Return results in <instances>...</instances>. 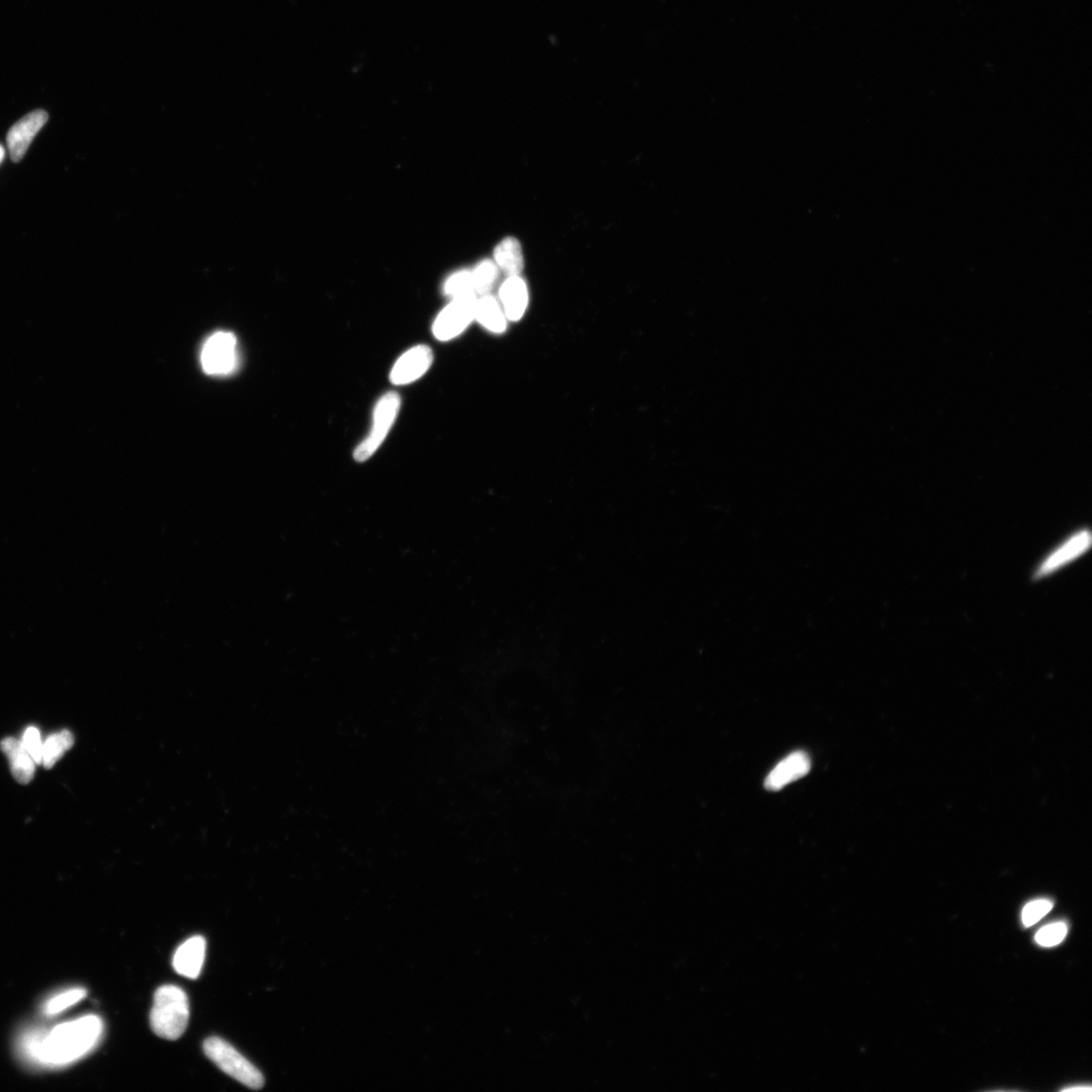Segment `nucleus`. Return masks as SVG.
I'll return each mask as SVG.
<instances>
[{
	"instance_id": "nucleus-1",
	"label": "nucleus",
	"mask_w": 1092,
	"mask_h": 1092,
	"mask_svg": "<svg viewBox=\"0 0 1092 1092\" xmlns=\"http://www.w3.org/2000/svg\"><path fill=\"white\" fill-rule=\"evenodd\" d=\"M103 1030L102 1019L89 1014L56 1026L49 1032L26 1035L23 1052L41 1065L66 1066L93 1051L99 1045Z\"/></svg>"
},
{
	"instance_id": "nucleus-2",
	"label": "nucleus",
	"mask_w": 1092,
	"mask_h": 1092,
	"mask_svg": "<svg viewBox=\"0 0 1092 1092\" xmlns=\"http://www.w3.org/2000/svg\"><path fill=\"white\" fill-rule=\"evenodd\" d=\"M188 1020L190 1003L184 990L175 985L159 987L150 1013L152 1031L160 1038L175 1041L185 1034Z\"/></svg>"
},
{
	"instance_id": "nucleus-3",
	"label": "nucleus",
	"mask_w": 1092,
	"mask_h": 1092,
	"mask_svg": "<svg viewBox=\"0 0 1092 1092\" xmlns=\"http://www.w3.org/2000/svg\"><path fill=\"white\" fill-rule=\"evenodd\" d=\"M204 1051L224 1073L245 1087L254 1090L263 1088L264 1077L261 1071L228 1042L216 1037L209 1038L204 1043Z\"/></svg>"
},
{
	"instance_id": "nucleus-4",
	"label": "nucleus",
	"mask_w": 1092,
	"mask_h": 1092,
	"mask_svg": "<svg viewBox=\"0 0 1092 1092\" xmlns=\"http://www.w3.org/2000/svg\"><path fill=\"white\" fill-rule=\"evenodd\" d=\"M400 408L401 398L396 391H389L380 398L374 410L373 428L355 448L353 457L356 461L364 463L379 450L393 427Z\"/></svg>"
},
{
	"instance_id": "nucleus-5",
	"label": "nucleus",
	"mask_w": 1092,
	"mask_h": 1092,
	"mask_svg": "<svg viewBox=\"0 0 1092 1092\" xmlns=\"http://www.w3.org/2000/svg\"><path fill=\"white\" fill-rule=\"evenodd\" d=\"M238 363L239 355L233 333L216 332L202 345L201 364L207 375L227 376L235 372Z\"/></svg>"
},
{
	"instance_id": "nucleus-6",
	"label": "nucleus",
	"mask_w": 1092,
	"mask_h": 1092,
	"mask_svg": "<svg viewBox=\"0 0 1092 1092\" xmlns=\"http://www.w3.org/2000/svg\"><path fill=\"white\" fill-rule=\"evenodd\" d=\"M477 296L454 299L434 321L432 332L439 341H450L463 333L474 319Z\"/></svg>"
},
{
	"instance_id": "nucleus-7",
	"label": "nucleus",
	"mask_w": 1092,
	"mask_h": 1092,
	"mask_svg": "<svg viewBox=\"0 0 1092 1092\" xmlns=\"http://www.w3.org/2000/svg\"><path fill=\"white\" fill-rule=\"evenodd\" d=\"M1092 536L1088 529H1081L1070 535L1058 548L1043 559L1034 573L1035 579L1046 578L1082 557L1091 548Z\"/></svg>"
},
{
	"instance_id": "nucleus-8",
	"label": "nucleus",
	"mask_w": 1092,
	"mask_h": 1092,
	"mask_svg": "<svg viewBox=\"0 0 1092 1092\" xmlns=\"http://www.w3.org/2000/svg\"><path fill=\"white\" fill-rule=\"evenodd\" d=\"M433 353L429 346L412 347L398 359L391 370L390 380L395 386L416 382L430 368Z\"/></svg>"
},
{
	"instance_id": "nucleus-9",
	"label": "nucleus",
	"mask_w": 1092,
	"mask_h": 1092,
	"mask_svg": "<svg viewBox=\"0 0 1092 1092\" xmlns=\"http://www.w3.org/2000/svg\"><path fill=\"white\" fill-rule=\"evenodd\" d=\"M48 118L45 110H37L12 125L8 134V146L13 163H18L24 158L34 138L47 123Z\"/></svg>"
},
{
	"instance_id": "nucleus-10",
	"label": "nucleus",
	"mask_w": 1092,
	"mask_h": 1092,
	"mask_svg": "<svg viewBox=\"0 0 1092 1092\" xmlns=\"http://www.w3.org/2000/svg\"><path fill=\"white\" fill-rule=\"evenodd\" d=\"M810 768L811 762L807 753L790 754L768 775L765 787L770 791H779L788 784L803 778L809 773Z\"/></svg>"
},
{
	"instance_id": "nucleus-11",
	"label": "nucleus",
	"mask_w": 1092,
	"mask_h": 1092,
	"mask_svg": "<svg viewBox=\"0 0 1092 1092\" xmlns=\"http://www.w3.org/2000/svg\"><path fill=\"white\" fill-rule=\"evenodd\" d=\"M207 942L204 937L194 936L175 952L173 967L179 975L197 979L205 963Z\"/></svg>"
},
{
	"instance_id": "nucleus-12",
	"label": "nucleus",
	"mask_w": 1092,
	"mask_h": 1092,
	"mask_svg": "<svg viewBox=\"0 0 1092 1092\" xmlns=\"http://www.w3.org/2000/svg\"><path fill=\"white\" fill-rule=\"evenodd\" d=\"M500 299L506 318L520 320L528 305L527 284L519 276L509 277L501 286Z\"/></svg>"
},
{
	"instance_id": "nucleus-13",
	"label": "nucleus",
	"mask_w": 1092,
	"mask_h": 1092,
	"mask_svg": "<svg viewBox=\"0 0 1092 1092\" xmlns=\"http://www.w3.org/2000/svg\"><path fill=\"white\" fill-rule=\"evenodd\" d=\"M0 747L8 755L13 778L19 783L24 784V785L30 783L37 764L26 750L23 741L13 738H6L0 744Z\"/></svg>"
},
{
	"instance_id": "nucleus-14",
	"label": "nucleus",
	"mask_w": 1092,
	"mask_h": 1092,
	"mask_svg": "<svg viewBox=\"0 0 1092 1092\" xmlns=\"http://www.w3.org/2000/svg\"><path fill=\"white\" fill-rule=\"evenodd\" d=\"M495 263L509 277L519 276L524 269L521 244L514 237H507L497 245Z\"/></svg>"
},
{
	"instance_id": "nucleus-15",
	"label": "nucleus",
	"mask_w": 1092,
	"mask_h": 1092,
	"mask_svg": "<svg viewBox=\"0 0 1092 1092\" xmlns=\"http://www.w3.org/2000/svg\"><path fill=\"white\" fill-rule=\"evenodd\" d=\"M474 319H477L482 326L493 333H503L506 330L505 313L502 311L498 300L492 296H482L477 300Z\"/></svg>"
},
{
	"instance_id": "nucleus-16",
	"label": "nucleus",
	"mask_w": 1092,
	"mask_h": 1092,
	"mask_svg": "<svg viewBox=\"0 0 1092 1092\" xmlns=\"http://www.w3.org/2000/svg\"><path fill=\"white\" fill-rule=\"evenodd\" d=\"M74 738L69 731L51 734L43 743V762L42 764L51 769L62 755L73 747Z\"/></svg>"
},
{
	"instance_id": "nucleus-17",
	"label": "nucleus",
	"mask_w": 1092,
	"mask_h": 1092,
	"mask_svg": "<svg viewBox=\"0 0 1092 1092\" xmlns=\"http://www.w3.org/2000/svg\"><path fill=\"white\" fill-rule=\"evenodd\" d=\"M498 276L499 268L494 262L489 261V259L481 262L472 271L475 293L481 296L489 295V292L494 288Z\"/></svg>"
},
{
	"instance_id": "nucleus-18",
	"label": "nucleus",
	"mask_w": 1092,
	"mask_h": 1092,
	"mask_svg": "<svg viewBox=\"0 0 1092 1092\" xmlns=\"http://www.w3.org/2000/svg\"><path fill=\"white\" fill-rule=\"evenodd\" d=\"M444 292L445 296L452 300L477 296L474 289L472 271L464 269L454 272L446 279Z\"/></svg>"
},
{
	"instance_id": "nucleus-19",
	"label": "nucleus",
	"mask_w": 1092,
	"mask_h": 1092,
	"mask_svg": "<svg viewBox=\"0 0 1092 1092\" xmlns=\"http://www.w3.org/2000/svg\"><path fill=\"white\" fill-rule=\"evenodd\" d=\"M87 997V990L83 989H72L61 993L47 1001L44 1006V1012L47 1016H56L80 1003Z\"/></svg>"
},
{
	"instance_id": "nucleus-20",
	"label": "nucleus",
	"mask_w": 1092,
	"mask_h": 1092,
	"mask_svg": "<svg viewBox=\"0 0 1092 1092\" xmlns=\"http://www.w3.org/2000/svg\"><path fill=\"white\" fill-rule=\"evenodd\" d=\"M1068 933L1066 923L1056 922L1042 928L1035 939L1042 947H1055L1065 939Z\"/></svg>"
},
{
	"instance_id": "nucleus-21",
	"label": "nucleus",
	"mask_w": 1092,
	"mask_h": 1092,
	"mask_svg": "<svg viewBox=\"0 0 1092 1092\" xmlns=\"http://www.w3.org/2000/svg\"><path fill=\"white\" fill-rule=\"evenodd\" d=\"M1052 908L1053 902L1048 899H1038L1028 903L1021 914L1024 926L1027 928L1034 926L1051 912Z\"/></svg>"
},
{
	"instance_id": "nucleus-22",
	"label": "nucleus",
	"mask_w": 1092,
	"mask_h": 1092,
	"mask_svg": "<svg viewBox=\"0 0 1092 1092\" xmlns=\"http://www.w3.org/2000/svg\"><path fill=\"white\" fill-rule=\"evenodd\" d=\"M22 741L26 750L31 755L34 762L37 765H41L42 762H43V741H42L38 728L34 726L27 727Z\"/></svg>"
},
{
	"instance_id": "nucleus-23",
	"label": "nucleus",
	"mask_w": 1092,
	"mask_h": 1092,
	"mask_svg": "<svg viewBox=\"0 0 1092 1092\" xmlns=\"http://www.w3.org/2000/svg\"><path fill=\"white\" fill-rule=\"evenodd\" d=\"M1090 1090H1091V1088H1090V1087H1088V1088H1085V1087H1078V1088H1076V1087H1074V1088H1068L1063 1089V1091H1090Z\"/></svg>"
},
{
	"instance_id": "nucleus-24",
	"label": "nucleus",
	"mask_w": 1092,
	"mask_h": 1092,
	"mask_svg": "<svg viewBox=\"0 0 1092 1092\" xmlns=\"http://www.w3.org/2000/svg\"><path fill=\"white\" fill-rule=\"evenodd\" d=\"M4 155H5V151H4V147H3L2 145H0V163H3V161H4Z\"/></svg>"
}]
</instances>
